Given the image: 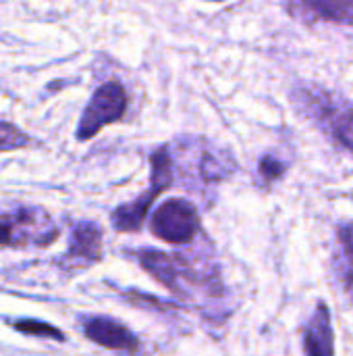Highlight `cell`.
Segmentation results:
<instances>
[{"instance_id": "6da1fadb", "label": "cell", "mask_w": 353, "mask_h": 356, "mask_svg": "<svg viewBox=\"0 0 353 356\" xmlns=\"http://www.w3.org/2000/svg\"><path fill=\"white\" fill-rule=\"evenodd\" d=\"M139 267L148 271L160 286L181 300L212 298L218 300L223 294L221 271L212 261L191 257L185 252H162L154 248H139L133 252Z\"/></svg>"}, {"instance_id": "7a4b0ae2", "label": "cell", "mask_w": 353, "mask_h": 356, "mask_svg": "<svg viewBox=\"0 0 353 356\" xmlns=\"http://www.w3.org/2000/svg\"><path fill=\"white\" fill-rule=\"evenodd\" d=\"M150 167H152V175H150V186L146 188L144 194H139L135 200L125 202L121 207H117L110 215L112 219V227L121 234H131V232H139L144 219L148 217L150 207L154 204V200L173 184V156H171V148L169 144H162L160 148H156L150 156Z\"/></svg>"}, {"instance_id": "3957f363", "label": "cell", "mask_w": 353, "mask_h": 356, "mask_svg": "<svg viewBox=\"0 0 353 356\" xmlns=\"http://www.w3.org/2000/svg\"><path fill=\"white\" fill-rule=\"evenodd\" d=\"M300 106L318 121V125L337 142L341 148L353 154V104L339 102L331 94L316 90H298Z\"/></svg>"}, {"instance_id": "277c9868", "label": "cell", "mask_w": 353, "mask_h": 356, "mask_svg": "<svg viewBox=\"0 0 353 356\" xmlns=\"http://www.w3.org/2000/svg\"><path fill=\"white\" fill-rule=\"evenodd\" d=\"M58 229L44 209H17L0 215V246H48L56 240Z\"/></svg>"}, {"instance_id": "5b68a950", "label": "cell", "mask_w": 353, "mask_h": 356, "mask_svg": "<svg viewBox=\"0 0 353 356\" xmlns=\"http://www.w3.org/2000/svg\"><path fill=\"white\" fill-rule=\"evenodd\" d=\"M200 229V213L196 204L185 198H169L156 207L150 219L152 236L166 244H189Z\"/></svg>"}, {"instance_id": "8992f818", "label": "cell", "mask_w": 353, "mask_h": 356, "mask_svg": "<svg viewBox=\"0 0 353 356\" xmlns=\"http://www.w3.org/2000/svg\"><path fill=\"white\" fill-rule=\"evenodd\" d=\"M127 113V92L121 86V81L110 79L102 83L94 96L89 98L87 106L81 113L79 125H77V140L87 142L96 134H100L102 127L117 123L125 117Z\"/></svg>"}, {"instance_id": "52a82bcc", "label": "cell", "mask_w": 353, "mask_h": 356, "mask_svg": "<svg viewBox=\"0 0 353 356\" xmlns=\"http://www.w3.org/2000/svg\"><path fill=\"white\" fill-rule=\"evenodd\" d=\"M102 261V229L94 221H81L73 227L69 250L64 254L67 269H87Z\"/></svg>"}, {"instance_id": "ba28073f", "label": "cell", "mask_w": 353, "mask_h": 356, "mask_svg": "<svg viewBox=\"0 0 353 356\" xmlns=\"http://www.w3.org/2000/svg\"><path fill=\"white\" fill-rule=\"evenodd\" d=\"M83 334L87 340L108 350H119V353L139 350L137 336L131 330H127L121 321L110 317H87L83 323Z\"/></svg>"}, {"instance_id": "9c48e42d", "label": "cell", "mask_w": 353, "mask_h": 356, "mask_svg": "<svg viewBox=\"0 0 353 356\" xmlns=\"http://www.w3.org/2000/svg\"><path fill=\"white\" fill-rule=\"evenodd\" d=\"M287 10L308 21L353 25V0H289Z\"/></svg>"}, {"instance_id": "30bf717a", "label": "cell", "mask_w": 353, "mask_h": 356, "mask_svg": "<svg viewBox=\"0 0 353 356\" xmlns=\"http://www.w3.org/2000/svg\"><path fill=\"white\" fill-rule=\"evenodd\" d=\"M304 353L310 356L335 355V334L331 325V311L325 300L316 305V311L304 332Z\"/></svg>"}, {"instance_id": "8fae6325", "label": "cell", "mask_w": 353, "mask_h": 356, "mask_svg": "<svg viewBox=\"0 0 353 356\" xmlns=\"http://www.w3.org/2000/svg\"><path fill=\"white\" fill-rule=\"evenodd\" d=\"M337 280L353 296V221L339 225L337 229V250L333 257Z\"/></svg>"}, {"instance_id": "7c38bea8", "label": "cell", "mask_w": 353, "mask_h": 356, "mask_svg": "<svg viewBox=\"0 0 353 356\" xmlns=\"http://www.w3.org/2000/svg\"><path fill=\"white\" fill-rule=\"evenodd\" d=\"M12 327L25 336H35V338H52L54 342H64V334L60 330H56L54 325L50 323H44V321H37V319H17L12 323Z\"/></svg>"}, {"instance_id": "4fadbf2b", "label": "cell", "mask_w": 353, "mask_h": 356, "mask_svg": "<svg viewBox=\"0 0 353 356\" xmlns=\"http://www.w3.org/2000/svg\"><path fill=\"white\" fill-rule=\"evenodd\" d=\"M29 144V136L23 134L17 125L0 121V152H10Z\"/></svg>"}, {"instance_id": "5bb4252c", "label": "cell", "mask_w": 353, "mask_h": 356, "mask_svg": "<svg viewBox=\"0 0 353 356\" xmlns=\"http://www.w3.org/2000/svg\"><path fill=\"white\" fill-rule=\"evenodd\" d=\"M258 173H260V177H262L266 184H273V181H277V179L283 177V173H285V163L279 161V159L273 156V154H266V156L260 159Z\"/></svg>"}, {"instance_id": "9a60e30c", "label": "cell", "mask_w": 353, "mask_h": 356, "mask_svg": "<svg viewBox=\"0 0 353 356\" xmlns=\"http://www.w3.org/2000/svg\"><path fill=\"white\" fill-rule=\"evenodd\" d=\"M125 298L131 302V305H135V307H146V305H152L150 309H156V311H164V313H169V311H173L175 309V305H166V302H162V300H158V298H154V296H146V294H139V292H129V294H125Z\"/></svg>"}, {"instance_id": "2e32d148", "label": "cell", "mask_w": 353, "mask_h": 356, "mask_svg": "<svg viewBox=\"0 0 353 356\" xmlns=\"http://www.w3.org/2000/svg\"><path fill=\"white\" fill-rule=\"evenodd\" d=\"M208 2H225V0H208Z\"/></svg>"}]
</instances>
